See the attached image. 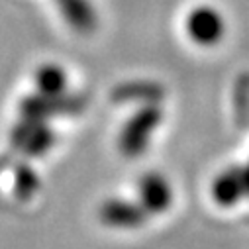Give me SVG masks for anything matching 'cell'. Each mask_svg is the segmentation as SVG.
<instances>
[{
	"instance_id": "obj_1",
	"label": "cell",
	"mask_w": 249,
	"mask_h": 249,
	"mask_svg": "<svg viewBox=\"0 0 249 249\" xmlns=\"http://www.w3.org/2000/svg\"><path fill=\"white\" fill-rule=\"evenodd\" d=\"M161 118H163V114L157 104H145L140 112H136L128 120L126 126H124L122 136H120V149L130 157L142 153L147 147L151 134L161 124Z\"/></svg>"
},
{
	"instance_id": "obj_2",
	"label": "cell",
	"mask_w": 249,
	"mask_h": 249,
	"mask_svg": "<svg viewBox=\"0 0 249 249\" xmlns=\"http://www.w3.org/2000/svg\"><path fill=\"white\" fill-rule=\"evenodd\" d=\"M186 32L198 45H214L224 37L226 24L216 8L198 6L186 18Z\"/></svg>"
},
{
	"instance_id": "obj_3",
	"label": "cell",
	"mask_w": 249,
	"mask_h": 249,
	"mask_svg": "<svg viewBox=\"0 0 249 249\" xmlns=\"http://www.w3.org/2000/svg\"><path fill=\"white\" fill-rule=\"evenodd\" d=\"M85 106L83 98L77 96H45V94H37V96H28L22 102V114L24 118H32V120H43L47 116H57V114H75Z\"/></svg>"
},
{
	"instance_id": "obj_4",
	"label": "cell",
	"mask_w": 249,
	"mask_h": 249,
	"mask_svg": "<svg viewBox=\"0 0 249 249\" xmlns=\"http://www.w3.org/2000/svg\"><path fill=\"white\" fill-rule=\"evenodd\" d=\"M53 143V134L41 120L24 118L12 132V145L24 149L30 155L47 151Z\"/></svg>"
},
{
	"instance_id": "obj_5",
	"label": "cell",
	"mask_w": 249,
	"mask_h": 249,
	"mask_svg": "<svg viewBox=\"0 0 249 249\" xmlns=\"http://www.w3.org/2000/svg\"><path fill=\"white\" fill-rule=\"evenodd\" d=\"M245 195H247V186L243 178V169L239 167L222 171L212 182V198L224 208L237 204Z\"/></svg>"
},
{
	"instance_id": "obj_6",
	"label": "cell",
	"mask_w": 249,
	"mask_h": 249,
	"mask_svg": "<svg viewBox=\"0 0 249 249\" xmlns=\"http://www.w3.org/2000/svg\"><path fill=\"white\" fill-rule=\"evenodd\" d=\"M112 98L116 102H143V104H157L163 98V87L149 81H134L122 83L114 89Z\"/></svg>"
},
{
	"instance_id": "obj_7",
	"label": "cell",
	"mask_w": 249,
	"mask_h": 249,
	"mask_svg": "<svg viewBox=\"0 0 249 249\" xmlns=\"http://www.w3.org/2000/svg\"><path fill=\"white\" fill-rule=\"evenodd\" d=\"M142 196L147 208L159 212L165 210L171 202V191L169 184L163 177H159L157 173H149L143 180H142Z\"/></svg>"
},
{
	"instance_id": "obj_8",
	"label": "cell",
	"mask_w": 249,
	"mask_h": 249,
	"mask_svg": "<svg viewBox=\"0 0 249 249\" xmlns=\"http://www.w3.org/2000/svg\"><path fill=\"white\" fill-rule=\"evenodd\" d=\"M57 6L63 12L65 20L83 32H89L94 28L96 18H94V10L90 8V4L87 0H55Z\"/></svg>"
},
{
	"instance_id": "obj_9",
	"label": "cell",
	"mask_w": 249,
	"mask_h": 249,
	"mask_svg": "<svg viewBox=\"0 0 249 249\" xmlns=\"http://www.w3.org/2000/svg\"><path fill=\"white\" fill-rule=\"evenodd\" d=\"M65 73L57 65H43L36 73V85L39 89V94L45 96H57L65 90Z\"/></svg>"
},
{
	"instance_id": "obj_10",
	"label": "cell",
	"mask_w": 249,
	"mask_h": 249,
	"mask_svg": "<svg viewBox=\"0 0 249 249\" xmlns=\"http://www.w3.org/2000/svg\"><path fill=\"white\" fill-rule=\"evenodd\" d=\"M233 110L235 122L239 128H245L249 124V73L239 75L233 89Z\"/></svg>"
},
{
	"instance_id": "obj_11",
	"label": "cell",
	"mask_w": 249,
	"mask_h": 249,
	"mask_svg": "<svg viewBox=\"0 0 249 249\" xmlns=\"http://www.w3.org/2000/svg\"><path fill=\"white\" fill-rule=\"evenodd\" d=\"M243 178H245V186H247V195H249V163L243 167Z\"/></svg>"
}]
</instances>
